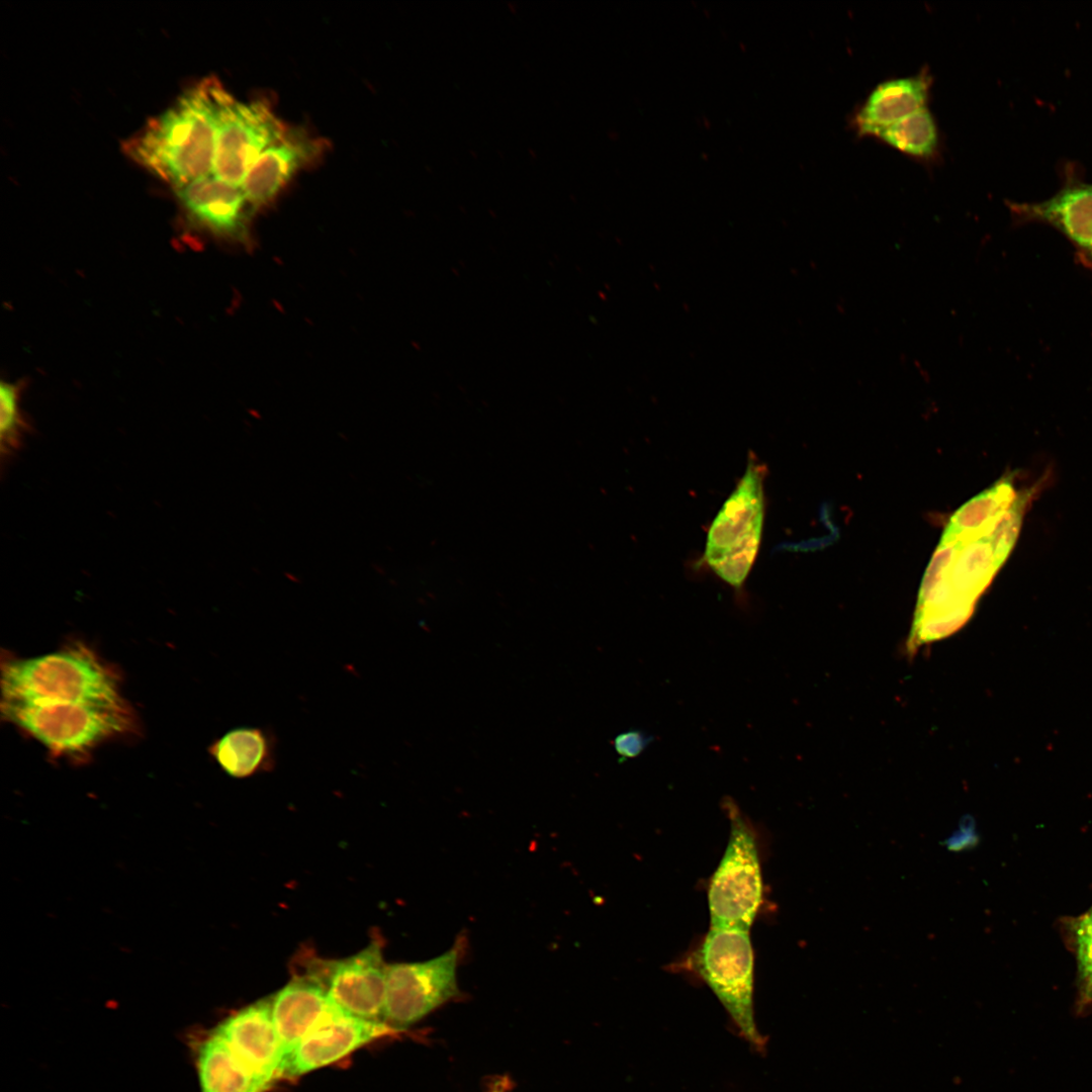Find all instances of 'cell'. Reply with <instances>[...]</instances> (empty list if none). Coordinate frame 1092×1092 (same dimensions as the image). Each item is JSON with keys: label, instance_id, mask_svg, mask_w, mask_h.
I'll list each match as a JSON object with an SVG mask.
<instances>
[{"label": "cell", "instance_id": "6da1fadb", "mask_svg": "<svg viewBox=\"0 0 1092 1092\" xmlns=\"http://www.w3.org/2000/svg\"><path fill=\"white\" fill-rule=\"evenodd\" d=\"M1018 534L1005 520L990 533L944 530L922 579L909 649L946 637L969 620Z\"/></svg>", "mask_w": 1092, "mask_h": 1092}, {"label": "cell", "instance_id": "7a4b0ae2", "mask_svg": "<svg viewBox=\"0 0 1092 1092\" xmlns=\"http://www.w3.org/2000/svg\"><path fill=\"white\" fill-rule=\"evenodd\" d=\"M224 91L214 78L197 83L128 140L125 152L174 188L210 175L217 110Z\"/></svg>", "mask_w": 1092, "mask_h": 1092}, {"label": "cell", "instance_id": "3957f363", "mask_svg": "<svg viewBox=\"0 0 1092 1092\" xmlns=\"http://www.w3.org/2000/svg\"><path fill=\"white\" fill-rule=\"evenodd\" d=\"M1 701L114 703L122 701L113 673L83 646L2 664Z\"/></svg>", "mask_w": 1092, "mask_h": 1092}, {"label": "cell", "instance_id": "277c9868", "mask_svg": "<svg viewBox=\"0 0 1092 1092\" xmlns=\"http://www.w3.org/2000/svg\"><path fill=\"white\" fill-rule=\"evenodd\" d=\"M766 472L765 464L750 453L744 474L707 534L702 562L737 594L742 592L760 547Z\"/></svg>", "mask_w": 1092, "mask_h": 1092}, {"label": "cell", "instance_id": "5b68a950", "mask_svg": "<svg viewBox=\"0 0 1092 1092\" xmlns=\"http://www.w3.org/2000/svg\"><path fill=\"white\" fill-rule=\"evenodd\" d=\"M3 716L56 754L81 755L128 730L131 715L114 703H28L1 701Z\"/></svg>", "mask_w": 1092, "mask_h": 1092}, {"label": "cell", "instance_id": "8992f818", "mask_svg": "<svg viewBox=\"0 0 1092 1092\" xmlns=\"http://www.w3.org/2000/svg\"><path fill=\"white\" fill-rule=\"evenodd\" d=\"M730 822L725 851L708 885L710 926L750 930L762 904L763 882L755 831L738 805L725 797Z\"/></svg>", "mask_w": 1092, "mask_h": 1092}, {"label": "cell", "instance_id": "52a82bcc", "mask_svg": "<svg viewBox=\"0 0 1092 1092\" xmlns=\"http://www.w3.org/2000/svg\"><path fill=\"white\" fill-rule=\"evenodd\" d=\"M749 931L710 926L692 953L690 966L724 1006L742 1037L762 1052L765 1037L754 1017V953Z\"/></svg>", "mask_w": 1092, "mask_h": 1092}, {"label": "cell", "instance_id": "ba28073f", "mask_svg": "<svg viewBox=\"0 0 1092 1092\" xmlns=\"http://www.w3.org/2000/svg\"><path fill=\"white\" fill-rule=\"evenodd\" d=\"M463 939L434 959L387 964L383 1022L402 1030L459 994L457 967Z\"/></svg>", "mask_w": 1092, "mask_h": 1092}, {"label": "cell", "instance_id": "9c48e42d", "mask_svg": "<svg viewBox=\"0 0 1092 1092\" xmlns=\"http://www.w3.org/2000/svg\"><path fill=\"white\" fill-rule=\"evenodd\" d=\"M287 129L267 102H242L225 90L217 110L213 175L241 186L257 157Z\"/></svg>", "mask_w": 1092, "mask_h": 1092}, {"label": "cell", "instance_id": "30bf717a", "mask_svg": "<svg viewBox=\"0 0 1092 1092\" xmlns=\"http://www.w3.org/2000/svg\"><path fill=\"white\" fill-rule=\"evenodd\" d=\"M386 969L382 946L378 940H373L345 959L313 960L306 975L316 980L332 1002L345 1013L362 1020L383 1022Z\"/></svg>", "mask_w": 1092, "mask_h": 1092}, {"label": "cell", "instance_id": "8fae6325", "mask_svg": "<svg viewBox=\"0 0 1092 1092\" xmlns=\"http://www.w3.org/2000/svg\"><path fill=\"white\" fill-rule=\"evenodd\" d=\"M391 1031L383 1022L362 1020L338 1010L312 1028L284 1056L277 1078L300 1077L337 1062Z\"/></svg>", "mask_w": 1092, "mask_h": 1092}, {"label": "cell", "instance_id": "7c38bea8", "mask_svg": "<svg viewBox=\"0 0 1092 1092\" xmlns=\"http://www.w3.org/2000/svg\"><path fill=\"white\" fill-rule=\"evenodd\" d=\"M175 189L187 217L212 235L245 241L253 207L241 186L208 175Z\"/></svg>", "mask_w": 1092, "mask_h": 1092}, {"label": "cell", "instance_id": "4fadbf2b", "mask_svg": "<svg viewBox=\"0 0 1092 1092\" xmlns=\"http://www.w3.org/2000/svg\"><path fill=\"white\" fill-rule=\"evenodd\" d=\"M324 143L298 129L288 128L253 162L241 184L255 208L272 202L293 176L323 153Z\"/></svg>", "mask_w": 1092, "mask_h": 1092}, {"label": "cell", "instance_id": "5bb4252c", "mask_svg": "<svg viewBox=\"0 0 1092 1092\" xmlns=\"http://www.w3.org/2000/svg\"><path fill=\"white\" fill-rule=\"evenodd\" d=\"M213 1031L250 1069L273 1082L282 1061V1046L272 1016V998L232 1014Z\"/></svg>", "mask_w": 1092, "mask_h": 1092}, {"label": "cell", "instance_id": "9a60e30c", "mask_svg": "<svg viewBox=\"0 0 1092 1092\" xmlns=\"http://www.w3.org/2000/svg\"><path fill=\"white\" fill-rule=\"evenodd\" d=\"M932 79L926 69L879 83L856 108L851 125L859 136H875L887 126L925 107Z\"/></svg>", "mask_w": 1092, "mask_h": 1092}, {"label": "cell", "instance_id": "2e32d148", "mask_svg": "<svg viewBox=\"0 0 1092 1092\" xmlns=\"http://www.w3.org/2000/svg\"><path fill=\"white\" fill-rule=\"evenodd\" d=\"M341 1010L323 986L308 975L297 977L272 997V1016L282 1046V1059L312 1028ZM281 1064V1063H280Z\"/></svg>", "mask_w": 1092, "mask_h": 1092}, {"label": "cell", "instance_id": "e0dca14e", "mask_svg": "<svg viewBox=\"0 0 1092 1092\" xmlns=\"http://www.w3.org/2000/svg\"><path fill=\"white\" fill-rule=\"evenodd\" d=\"M1019 217L1051 224L1092 260V184L1068 186L1049 199L1013 204Z\"/></svg>", "mask_w": 1092, "mask_h": 1092}, {"label": "cell", "instance_id": "ac0fdd59", "mask_svg": "<svg viewBox=\"0 0 1092 1092\" xmlns=\"http://www.w3.org/2000/svg\"><path fill=\"white\" fill-rule=\"evenodd\" d=\"M201 1092H265L271 1081L245 1065L213 1030L196 1050Z\"/></svg>", "mask_w": 1092, "mask_h": 1092}, {"label": "cell", "instance_id": "d6986e66", "mask_svg": "<svg viewBox=\"0 0 1092 1092\" xmlns=\"http://www.w3.org/2000/svg\"><path fill=\"white\" fill-rule=\"evenodd\" d=\"M219 767L230 777L246 779L275 767L274 736L260 727L235 728L210 747Z\"/></svg>", "mask_w": 1092, "mask_h": 1092}, {"label": "cell", "instance_id": "ffe728a7", "mask_svg": "<svg viewBox=\"0 0 1092 1092\" xmlns=\"http://www.w3.org/2000/svg\"><path fill=\"white\" fill-rule=\"evenodd\" d=\"M876 138L916 161L928 163L938 156L939 129L927 106L887 126Z\"/></svg>", "mask_w": 1092, "mask_h": 1092}, {"label": "cell", "instance_id": "44dd1931", "mask_svg": "<svg viewBox=\"0 0 1092 1092\" xmlns=\"http://www.w3.org/2000/svg\"><path fill=\"white\" fill-rule=\"evenodd\" d=\"M1066 947L1076 963V1001L1078 1014L1092 1010V904L1076 916H1063L1058 921Z\"/></svg>", "mask_w": 1092, "mask_h": 1092}, {"label": "cell", "instance_id": "7402d4cb", "mask_svg": "<svg viewBox=\"0 0 1092 1092\" xmlns=\"http://www.w3.org/2000/svg\"><path fill=\"white\" fill-rule=\"evenodd\" d=\"M0 447L2 466L22 446L29 426L19 406V388L2 381L0 385Z\"/></svg>", "mask_w": 1092, "mask_h": 1092}, {"label": "cell", "instance_id": "603a6c76", "mask_svg": "<svg viewBox=\"0 0 1092 1092\" xmlns=\"http://www.w3.org/2000/svg\"><path fill=\"white\" fill-rule=\"evenodd\" d=\"M653 740V736L638 729H631L618 734L612 744L620 761H626L639 756Z\"/></svg>", "mask_w": 1092, "mask_h": 1092}]
</instances>
